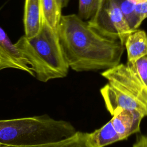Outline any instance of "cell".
<instances>
[{
	"label": "cell",
	"mask_w": 147,
	"mask_h": 147,
	"mask_svg": "<svg viewBox=\"0 0 147 147\" xmlns=\"http://www.w3.org/2000/svg\"><path fill=\"white\" fill-rule=\"evenodd\" d=\"M127 63L134 64L141 58L147 56V34L143 30H136L126 39Z\"/></svg>",
	"instance_id": "30bf717a"
},
{
	"label": "cell",
	"mask_w": 147,
	"mask_h": 147,
	"mask_svg": "<svg viewBox=\"0 0 147 147\" xmlns=\"http://www.w3.org/2000/svg\"><path fill=\"white\" fill-rule=\"evenodd\" d=\"M135 12L140 24L147 18V0H143L136 3Z\"/></svg>",
	"instance_id": "e0dca14e"
},
{
	"label": "cell",
	"mask_w": 147,
	"mask_h": 147,
	"mask_svg": "<svg viewBox=\"0 0 147 147\" xmlns=\"http://www.w3.org/2000/svg\"><path fill=\"white\" fill-rule=\"evenodd\" d=\"M87 23L100 34L119 40L123 45L127 37L134 32L115 0H99L95 13Z\"/></svg>",
	"instance_id": "277c9868"
},
{
	"label": "cell",
	"mask_w": 147,
	"mask_h": 147,
	"mask_svg": "<svg viewBox=\"0 0 147 147\" xmlns=\"http://www.w3.org/2000/svg\"><path fill=\"white\" fill-rule=\"evenodd\" d=\"M99 0H79L78 16L83 20H90L95 13Z\"/></svg>",
	"instance_id": "9a60e30c"
},
{
	"label": "cell",
	"mask_w": 147,
	"mask_h": 147,
	"mask_svg": "<svg viewBox=\"0 0 147 147\" xmlns=\"http://www.w3.org/2000/svg\"><path fill=\"white\" fill-rule=\"evenodd\" d=\"M61 10L57 0H41L42 21L56 31L62 16Z\"/></svg>",
	"instance_id": "7c38bea8"
},
{
	"label": "cell",
	"mask_w": 147,
	"mask_h": 147,
	"mask_svg": "<svg viewBox=\"0 0 147 147\" xmlns=\"http://www.w3.org/2000/svg\"><path fill=\"white\" fill-rule=\"evenodd\" d=\"M129 64L131 65L144 83L147 85V56L141 58L134 64Z\"/></svg>",
	"instance_id": "2e32d148"
},
{
	"label": "cell",
	"mask_w": 147,
	"mask_h": 147,
	"mask_svg": "<svg viewBox=\"0 0 147 147\" xmlns=\"http://www.w3.org/2000/svg\"><path fill=\"white\" fill-rule=\"evenodd\" d=\"M100 74L108 83L129 94L147 109V85L130 64L119 63Z\"/></svg>",
	"instance_id": "5b68a950"
},
{
	"label": "cell",
	"mask_w": 147,
	"mask_h": 147,
	"mask_svg": "<svg viewBox=\"0 0 147 147\" xmlns=\"http://www.w3.org/2000/svg\"><path fill=\"white\" fill-rule=\"evenodd\" d=\"M134 1H136L137 3V2H140V1H143V0H134Z\"/></svg>",
	"instance_id": "ffe728a7"
},
{
	"label": "cell",
	"mask_w": 147,
	"mask_h": 147,
	"mask_svg": "<svg viewBox=\"0 0 147 147\" xmlns=\"http://www.w3.org/2000/svg\"><path fill=\"white\" fill-rule=\"evenodd\" d=\"M25 36L30 38L37 35L42 26L41 0H25L24 13Z\"/></svg>",
	"instance_id": "9c48e42d"
},
{
	"label": "cell",
	"mask_w": 147,
	"mask_h": 147,
	"mask_svg": "<svg viewBox=\"0 0 147 147\" xmlns=\"http://www.w3.org/2000/svg\"><path fill=\"white\" fill-rule=\"evenodd\" d=\"M111 115L110 121L121 140L140 133L141 122L145 117L139 111L121 108L117 109Z\"/></svg>",
	"instance_id": "ba28073f"
},
{
	"label": "cell",
	"mask_w": 147,
	"mask_h": 147,
	"mask_svg": "<svg viewBox=\"0 0 147 147\" xmlns=\"http://www.w3.org/2000/svg\"><path fill=\"white\" fill-rule=\"evenodd\" d=\"M57 2L61 9L67 6L69 2V0H57Z\"/></svg>",
	"instance_id": "d6986e66"
},
{
	"label": "cell",
	"mask_w": 147,
	"mask_h": 147,
	"mask_svg": "<svg viewBox=\"0 0 147 147\" xmlns=\"http://www.w3.org/2000/svg\"><path fill=\"white\" fill-rule=\"evenodd\" d=\"M78 130L67 121L47 114L0 120V146L29 147L58 142L74 136Z\"/></svg>",
	"instance_id": "7a4b0ae2"
},
{
	"label": "cell",
	"mask_w": 147,
	"mask_h": 147,
	"mask_svg": "<svg viewBox=\"0 0 147 147\" xmlns=\"http://www.w3.org/2000/svg\"><path fill=\"white\" fill-rule=\"evenodd\" d=\"M130 28L135 31L141 25L135 12L137 2L134 0H115Z\"/></svg>",
	"instance_id": "4fadbf2b"
},
{
	"label": "cell",
	"mask_w": 147,
	"mask_h": 147,
	"mask_svg": "<svg viewBox=\"0 0 147 147\" xmlns=\"http://www.w3.org/2000/svg\"><path fill=\"white\" fill-rule=\"evenodd\" d=\"M105 107L111 115L118 109L137 111L147 117V109L136 99L107 83L100 90Z\"/></svg>",
	"instance_id": "8992f818"
},
{
	"label": "cell",
	"mask_w": 147,
	"mask_h": 147,
	"mask_svg": "<svg viewBox=\"0 0 147 147\" xmlns=\"http://www.w3.org/2000/svg\"><path fill=\"white\" fill-rule=\"evenodd\" d=\"M14 45L28 61L38 80L47 82L68 75L69 68L63 55L57 31L45 22L42 21L37 35L30 38L24 35Z\"/></svg>",
	"instance_id": "3957f363"
},
{
	"label": "cell",
	"mask_w": 147,
	"mask_h": 147,
	"mask_svg": "<svg viewBox=\"0 0 147 147\" xmlns=\"http://www.w3.org/2000/svg\"><path fill=\"white\" fill-rule=\"evenodd\" d=\"M133 147H147V133L138 135Z\"/></svg>",
	"instance_id": "ac0fdd59"
},
{
	"label": "cell",
	"mask_w": 147,
	"mask_h": 147,
	"mask_svg": "<svg viewBox=\"0 0 147 147\" xmlns=\"http://www.w3.org/2000/svg\"><path fill=\"white\" fill-rule=\"evenodd\" d=\"M6 68L20 69L34 76L32 68L27 60L0 26V71Z\"/></svg>",
	"instance_id": "52a82bcc"
},
{
	"label": "cell",
	"mask_w": 147,
	"mask_h": 147,
	"mask_svg": "<svg viewBox=\"0 0 147 147\" xmlns=\"http://www.w3.org/2000/svg\"><path fill=\"white\" fill-rule=\"evenodd\" d=\"M57 33L65 60L75 71H105L120 63L121 41L100 34L78 14L62 15Z\"/></svg>",
	"instance_id": "6da1fadb"
},
{
	"label": "cell",
	"mask_w": 147,
	"mask_h": 147,
	"mask_svg": "<svg viewBox=\"0 0 147 147\" xmlns=\"http://www.w3.org/2000/svg\"><path fill=\"white\" fill-rule=\"evenodd\" d=\"M87 138L91 147H106L122 141L110 120L93 131L87 132Z\"/></svg>",
	"instance_id": "8fae6325"
},
{
	"label": "cell",
	"mask_w": 147,
	"mask_h": 147,
	"mask_svg": "<svg viewBox=\"0 0 147 147\" xmlns=\"http://www.w3.org/2000/svg\"><path fill=\"white\" fill-rule=\"evenodd\" d=\"M0 147H6L2 146ZM29 147H91L87 138V132L78 131L72 137L58 142Z\"/></svg>",
	"instance_id": "5bb4252c"
}]
</instances>
